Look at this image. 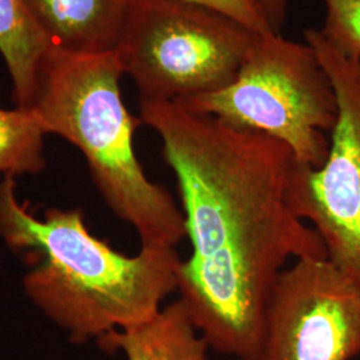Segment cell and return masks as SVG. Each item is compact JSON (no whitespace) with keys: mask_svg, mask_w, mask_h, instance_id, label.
I'll return each instance as SVG.
<instances>
[{"mask_svg":"<svg viewBox=\"0 0 360 360\" xmlns=\"http://www.w3.org/2000/svg\"><path fill=\"white\" fill-rule=\"evenodd\" d=\"M139 104L175 174L191 243L178 267L179 299L210 348L259 360L276 276L292 257H328L319 233L288 202L295 155L267 134L179 104Z\"/></svg>","mask_w":360,"mask_h":360,"instance_id":"1","label":"cell"},{"mask_svg":"<svg viewBox=\"0 0 360 360\" xmlns=\"http://www.w3.org/2000/svg\"><path fill=\"white\" fill-rule=\"evenodd\" d=\"M0 236L26 251L34 267L23 278L25 292L75 345L150 321L178 291L176 248L123 255L89 231L79 208H49L35 218L11 175L0 181Z\"/></svg>","mask_w":360,"mask_h":360,"instance_id":"2","label":"cell"},{"mask_svg":"<svg viewBox=\"0 0 360 360\" xmlns=\"http://www.w3.org/2000/svg\"><path fill=\"white\" fill-rule=\"evenodd\" d=\"M116 52H49L39 74L34 108L49 134L83 154L105 205L138 232L142 247L176 248L186 238L181 208L148 179L134 151L141 116L126 108Z\"/></svg>","mask_w":360,"mask_h":360,"instance_id":"3","label":"cell"},{"mask_svg":"<svg viewBox=\"0 0 360 360\" xmlns=\"http://www.w3.org/2000/svg\"><path fill=\"white\" fill-rule=\"evenodd\" d=\"M183 108L267 134L296 160L321 168L338 120L334 84L309 43L257 34L231 86L178 102Z\"/></svg>","mask_w":360,"mask_h":360,"instance_id":"4","label":"cell"},{"mask_svg":"<svg viewBox=\"0 0 360 360\" xmlns=\"http://www.w3.org/2000/svg\"><path fill=\"white\" fill-rule=\"evenodd\" d=\"M255 35L186 0H132L114 51L141 99L178 103L231 86Z\"/></svg>","mask_w":360,"mask_h":360,"instance_id":"5","label":"cell"},{"mask_svg":"<svg viewBox=\"0 0 360 360\" xmlns=\"http://www.w3.org/2000/svg\"><path fill=\"white\" fill-rule=\"evenodd\" d=\"M304 39L330 75L339 111L324 165L296 163L288 202L319 233L328 259L360 288V60L338 51L319 30H306Z\"/></svg>","mask_w":360,"mask_h":360,"instance_id":"6","label":"cell"},{"mask_svg":"<svg viewBox=\"0 0 360 360\" xmlns=\"http://www.w3.org/2000/svg\"><path fill=\"white\" fill-rule=\"evenodd\" d=\"M360 354V288L328 257L297 259L275 279L259 360H351Z\"/></svg>","mask_w":360,"mask_h":360,"instance_id":"7","label":"cell"},{"mask_svg":"<svg viewBox=\"0 0 360 360\" xmlns=\"http://www.w3.org/2000/svg\"><path fill=\"white\" fill-rule=\"evenodd\" d=\"M132 0H25L50 49L101 53L115 49Z\"/></svg>","mask_w":360,"mask_h":360,"instance_id":"8","label":"cell"},{"mask_svg":"<svg viewBox=\"0 0 360 360\" xmlns=\"http://www.w3.org/2000/svg\"><path fill=\"white\" fill-rule=\"evenodd\" d=\"M96 343L108 354L122 352L127 360H211L208 343L180 299L150 321L103 335Z\"/></svg>","mask_w":360,"mask_h":360,"instance_id":"9","label":"cell"},{"mask_svg":"<svg viewBox=\"0 0 360 360\" xmlns=\"http://www.w3.org/2000/svg\"><path fill=\"white\" fill-rule=\"evenodd\" d=\"M50 51L25 0H0V55L11 77L18 107L31 108L35 103L40 68Z\"/></svg>","mask_w":360,"mask_h":360,"instance_id":"10","label":"cell"},{"mask_svg":"<svg viewBox=\"0 0 360 360\" xmlns=\"http://www.w3.org/2000/svg\"><path fill=\"white\" fill-rule=\"evenodd\" d=\"M49 135L34 107L0 108V174L35 175L46 167L44 138Z\"/></svg>","mask_w":360,"mask_h":360,"instance_id":"11","label":"cell"},{"mask_svg":"<svg viewBox=\"0 0 360 360\" xmlns=\"http://www.w3.org/2000/svg\"><path fill=\"white\" fill-rule=\"evenodd\" d=\"M326 20L321 31L334 49L360 60V0H323Z\"/></svg>","mask_w":360,"mask_h":360,"instance_id":"12","label":"cell"},{"mask_svg":"<svg viewBox=\"0 0 360 360\" xmlns=\"http://www.w3.org/2000/svg\"><path fill=\"white\" fill-rule=\"evenodd\" d=\"M223 13L255 34L275 32L257 0H186Z\"/></svg>","mask_w":360,"mask_h":360,"instance_id":"13","label":"cell"},{"mask_svg":"<svg viewBox=\"0 0 360 360\" xmlns=\"http://www.w3.org/2000/svg\"><path fill=\"white\" fill-rule=\"evenodd\" d=\"M275 32L281 31L285 19L288 0H257Z\"/></svg>","mask_w":360,"mask_h":360,"instance_id":"14","label":"cell"}]
</instances>
